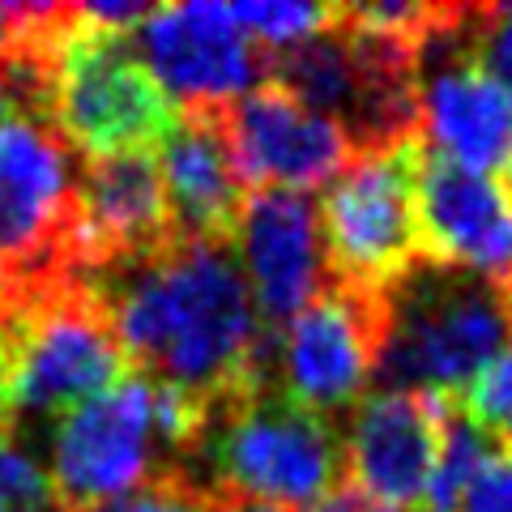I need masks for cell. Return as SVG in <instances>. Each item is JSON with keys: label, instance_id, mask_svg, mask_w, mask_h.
Returning <instances> with one entry per match:
<instances>
[{"label": "cell", "instance_id": "6da1fadb", "mask_svg": "<svg viewBox=\"0 0 512 512\" xmlns=\"http://www.w3.org/2000/svg\"><path fill=\"white\" fill-rule=\"evenodd\" d=\"M137 376L210 406L278 380V333L256 316L231 244H175L163 256L90 278Z\"/></svg>", "mask_w": 512, "mask_h": 512}, {"label": "cell", "instance_id": "7a4b0ae2", "mask_svg": "<svg viewBox=\"0 0 512 512\" xmlns=\"http://www.w3.org/2000/svg\"><path fill=\"white\" fill-rule=\"evenodd\" d=\"M380 393L461 397L512 346V303L470 269L423 261L384 291Z\"/></svg>", "mask_w": 512, "mask_h": 512}, {"label": "cell", "instance_id": "3957f363", "mask_svg": "<svg viewBox=\"0 0 512 512\" xmlns=\"http://www.w3.org/2000/svg\"><path fill=\"white\" fill-rule=\"evenodd\" d=\"M192 478L205 491L227 487L291 512H312L346 483L342 423L291 402L278 380L261 384L214 406Z\"/></svg>", "mask_w": 512, "mask_h": 512}, {"label": "cell", "instance_id": "277c9868", "mask_svg": "<svg viewBox=\"0 0 512 512\" xmlns=\"http://www.w3.org/2000/svg\"><path fill=\"white\" fill-rule=\"evenodd\" d=\"M180 111L150 77L128 35H111L86 22L82 5H69L60 35L52 86H47V124L82 158L163 146Z\"/></svg>", "mask_w": 512, "mask_h": 512}, {"label": "cell", "instance_id": "5b68a950", "mask_svg": "<svg viewBox=\"0 0 512 512\" xmlns=\"http://www.w3.org/2000/svg\"><path fill=\"white\" fill-rule=\"evenodd\" d=\"M419 158L423 141L355 154L320 197L329 282L350 291H389L423 261L419 235Z\"/></svg>", "mask_w": 512, "mask_h": 512}, {"label": "cell", "instance_id": "8992f818", "mask_svg": "<svg viewBox=\"0 0 512 512\" xmlns=\"http://www.w3.org/2000/svg\"><path fill=\"white\" fill-rule=\"evenodd\" d=\"M86 278L77 265V167L56 128L0 124V291Z\"/></svg>", "mask_w": 512, "mask_h": 512}, {"label": "cell", "instance_id": "52a82bcc", "mask_svg": "<svg viewBox=\"0 0 512 512\" xmlns=\"http://www.w3.org/2000/svg\"><path fill=\"white\" fill-rule=\"evenodd\" d=\"M167 466L171 461L154 419V384L128 372L120 384L56 423L47 478L60 512H90L133 495Z\"/></svg>", "mask_w": 512, "mask_h": 512}, {"label": "cell", "instance_id": "ba28073f", "mask_svg": "<svg viewBox=\"0 0 512 512\" xmlns=\"http://www.w3.org/2000/svg\"><path fill=\"white\" fill-rule=\"evenodd\" d=\"M384 291H350L329 282L278 333V389L320 419L342 423L376 380L384 346Z\"/></svg>", "mask_w": 512, "mask_h": 512}, {"label": "cell", "instance_id": "9c48e42d", "mask_svg": "<svg viewBox=\"0 0 512 512\" xmlns=\"http://www.w3.org/2000/svg\"><path fill=\"white\" fill-rule=\"evenodd\" d=\"M128 43L175 111L227 107L265 82V52L239 30L231 5L214 0L154 5Z\"/></svg>", "mask_w": 512, "mask_h": 512}, {"label": "cell", "instance_id": "30bf717a", "mask_svg": "<svg viewBox=\"0 0 512 512\" xmlns=\"http://www.w3.org/2000/svg\"><path fill=\"white\" fill-rule=\"evenodd\" d=\"M457 13L461 5H440L436 26L419 43L423 146L448 163L495 175L512 163V94L461 52Z\"/></svg>", "mask_w": 512, "mask_h": 512}, {"label": "cell", "instance_id": "8fae6325", "mask_svg": "<svg viewBox=\"0 0 512 512\" xmlns=\"http://www.w3.org/2000/svg\"><path fill=\"white\" fill-rule=\"evenodd\" d=\"M175 222L154 150L82 158L77 171V265L86 278L163 256Z\"/></svg>", "mask_w": 512, "mask_h": 512}, {"label": "cell", "instance_id": "7c38bea8", "mask_svg": "<svg viewBox=\"0 0 512 512\" xmlns=\"http://www.w3.org/2000/svg\"><path fill=\"white\" fill-rule=\"evenodd\" d=\"M222 128L248 188H329L359 154L338 124L274 82L252 86L222 107Z\"/></svg>", "mask_w": 512, "mask_h": 512}, {"label": "cell", "instance_id": "4fadbf2b", "mask_svg": "<svg viewBox=\"0 0 512 512\" xmlns=\"http://www.w3.org/2000/svg\"><path fill=\"white\" fill-rule=\"evenodd\" d=\"M235 248L256 316L269 333H282L329 286L325 231L308 192L252 188Z\"/></svg>", "mask_w": 512, "mask_h": 512}, {"label": "cell", "instance_id": "5bb4252c", "mask_svg": "<svg viewBox=\"0 0 512 512\" xmlns=\"http://www.w3.org/2000/svg\"><path fill=\"white\" fill-rule=\"evenodd\" d=\"M440 393H367L346 414V483L397 512H423L440 453Z\"/></svg>", "mask_w": 512, "mask_h": 512}, {"label": "cell", "instance_id": "9a60e30c", "mask_svg": "<svg viewBox=\"0 0 512 512\" xmlns=\"http://www.w3.org/2000/svg\"><path fill=\"white\" fill-rule=\"evenodd\" d=\"M419 235L427 261L470 269L512 295V197L495 175L448 163L423 146Z\"/></svg>", "mask_w": 512, "mask_h": 512}, {"label": "cell", "instance_id": "2e32d148", "mask_svg": "<svg viewBox=\"0 0 512 512\" xmlns=\"http://www.w3.org/2000/svg\"><path fill=\"white\" fill-rule=\"evenodd\" d=\"M158 171L180 244H235L252 188L231 154L222 107L180 111L175 128L163 137Z\"/></svg>", "mask_w": 512, "mask_h": 512}, {"label": "cell", "instance_id": "e0dca14e", "mask_svg": "<svg viewBox=\"0 0 512 512\" xmlns=\"http://www.w3.org/2000/svg\"><path fill=\"white\" fill-rule=\"evenodd\" d=\"M495 453V440L478 427L457 397H444V423H440V453L436 470H431V487L423 512H457L461 495H466L470 478L483 470V461Z\"/></svg>", "mask_w": 512, "mask_h": 512}, {"label": "cell", "instance_id": "ac0fdd59", "mask_svg": "<svg viewBox=\"0 0 512 512\" xmlns=\"http://www.w3.org/2000/svg\"><path fill=\"white\" fill-rule=\"evenodd\" d=\"M239 30L261 47V52H286L303 39L320 35L338 22V5H291V0H274V5H231Z\"/></svg>", "mask_w": 512, "mask_h": 512}, {"label": "cell", "instance_id": "d6986e66", "mask_svg": "<svg viewBox=\"0 0 512 512\" xmlns=\"http://www.w3.org/2000/svg\"><path fill=\"white\" fill-rule=\"evenodd\" d=\"M457 39L495 86L512 94V0L508 5H461Z\"/></svg>", "mask_w": 512, "mask_h": 512}, {"label": "cell", "instance_id": "ffe728a7", "mask_svg": "<svg viewBox=\"0 0 512 512\" xmlns=\"http://www.w3.org/2000/svg\"><path fill=\"white\" fill-rule=\"evenodd\" d=\"M0 512H60L47 470L9 431H0Z\"/></svg>", "mask_w": 512, "mask_h": 512}, {"label": "cell", "instance_id": "44dd1931", "mask_svg": "<svg viewBox=\"0 0 512 512\" xmlns=\"http://www.w3.org/2000/svg\"><path fill=\"white\" fill-rule=\"evenodd\" d=\"M457 402L495 444L512 448V346L457 397Z\"/></svg>", "mask_w": 512, "mask_h": 512}, {"label": "cell", "instance_id": "7402d4cb", "mask_svg": "<svg viewBox=\"0 0 512 512\" xmlns=\"http://www.w3.org/2000/svg\"><path fill=\"white\" fill-rule=\"evenodd\" d=\"M120 512H205V487L180 466L158 470L146 487L120 500Z\"/></svg>", "mask_w": 512, "mask_h": 512}, {"label": "cell", "instance_id": "603a6c76", "mask_svg": "<svg viewBox=\"0 0 512 512\" xmlns=\"http://www.w3.org/2000/svg\"><path fill=\"white\" fill-rule=\"evenodd\" d=\"M457 512H512V448H500L470 478Z\"/></svg>", "mask_w": 512, "mask_h": 512}, {"label": "cell", "instance_id": "cb8c5ba5", "mask_svg": "<svg viewBox=\"0 0 512 512\" xmlns=\"http://www.w3.org/2000/svg\"><path fill=\"white\" fill-rule=\"evenodd\" d=\"M30 22H35V5H0V73H5L26 47Z\"/></svg>", "mask_w": 512, "mask_h": 512}, {"label": "cell", "instance_id": "d4e9b609", "mask_svg": "<svg viewBox=\"0 0 512 512\" xmlns=\"http://www.w3.org/2000/svg\"><path fill=\"white\" fill-rule=\"evenodd\" d=\"M205 512H291V508L256 500V495H244V491L214 487V491H205Z\"/></svg>", "mask_w": 512, "mask_h": 512}, {"label": "cell", "instance_id": "484cf974", "mask_svg": "<svg viewBox=\"0 0 512 512\" xmlns=\"http://www.w3.org/2000/svg\"><path fill=\"white\" fill-rule=\"evenodd\" d=\"M312 512H397V508H384V504H376V500H372V495H363L359 487L342 483L338 491H329L325 500H320Z\"/></svg>", "mask_w": 512, "mask_h": 512}, {"label": "cell", "instance_id": "4316f807", "mask_svg": "<svg viewBox=\"0 0 512 512\" xmlns=\"http://www.w3.org/2000/svg\"><path fill=\"white\" fill-rule=\"evenodd\" d=\"M18 111H13V99H9V90H5V82H0V124L5 120H13Z\"/></svg>", "mask_w": 512, "mask_h": 512}, {"label": "cell", "instance_id": "83f0119b", "mask_svg": "<svg viewBox=\"0 0 512 512\" xmlns=\"http://www.w3.org/2000/svg\"><path fill=\"white\" fill-rule=\"evenodd\" d=\"M500 184H504V192H508V197H512V163L500 171Z\"/></svg>", "mask_w": 512, "mask_h": 512}]
</instances>
